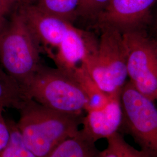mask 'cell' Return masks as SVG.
<instances>
[{
	"label": "cell",
	"instance_id": "ba28073f",
	"mask_svg": "<svg viewBox=\"0 0 157 157\" xmlns=\"http://www.w3.org/2000/svg\"><path fill=\"white\" fill-rule=\"evenodd\" d=\"M22 15L41 46L47 51L61 44L73 23L41 11L35 4L24 6L17 10Z\"/></svg>",
	"mask_w": 157,
	"mask_h": 157
},
{
	"label": "cell",
	"instance_id": "5b68a950",
	"mask_svg": "<svg viewBox=\"0 0 157 157\" xmlns=\"http://www.w3.org/2000/svg\"><path fill=\"white\" fill-rule=\"evenodd\" d=\"M130 82L143 95L157 101V44L134 28L122 31Z\"/></svg>",
	"mask_w": 157,
	"mask_h": 157
},
{
	"label": "cell",
	"instance_id": "7a4b0ae2",
	"mask_svg": "<svg viewBox=\"0 0 157 157\" xmlns=\"http://www.w3.org/2000/svg\"><path fill=\"white\" fill-rule=\"evenodd\" d=\"M9 16L0 33V65L23 90L43 65L42 48L19 12Z\"/></svg>",
	"mask_w": 157,
	"mask_h": 157
},
{
	"label": "cell",
	"instance_id": "9c48e42d",
	"mask_svg": "<svg viewBox=\"0 0 157 157\" xmlns=\"http://www.w3.org/2000/svg\"><path fill=\"white\" fill-rule=\"evenodd\" d=\"M156 0H111L96 17L101 27L122 30L134 28L148 15Z\"/></svg>",
	"mask_w": 157,
	"mask_h": 157
},
{
	"label": "cell",
	"instance_id": "52a82bcc",
	"mask_svg": "<svg viewBox=\"0 0 157 157\" xmlns=\"http://www.w3.org/2000/svg\"><path fill=\"white\" fill-rule=\"evenodd\" d=\"M121 91L109 95L107 102L101 107L88 108L83 119L81 132L90 140L95 143L118 132L122 123L123 112Z\"/></svg>",
	"mask_w": 157,
	"mask_h": 157
},
{
	"label": "cell",
	"instance_id": "ac0fdd59",
	"mask_svg": "<svg viewBox=\"0 0 157 157\" xmlns=\"http://www.w3.org/2000/svg\"><path fill=\"white\" fill-rule=\"evenodd\" d=\"M4 109L0 107V152L8 144L11 137L10 124L3 115Z\"/></svg>",
	"mask_w": 157,
	"mask_h": 157
},
{
	"label": "cell",
	"instance_id": "7c38bea8",
	"mask_svg": "<svg viewBox=\"0 0 157 157\" xmlns=\"http://www.w3.org/2000/svg\"><path fill=\"white\" fill-rule=\"evenodd\" d=\"M28 100L20 85L0 65V107L19 110Z\"/></svg>",
	"mask_w": 157,
	"mask_h": 157
},
{
	"label": "cell",
	"instance_id": "277c9868",
	"mask_svg": "<svg viewBox=\"0 0 157 157\" xmlns=\"http://www.w3.org/2000/svg\"><path fill=\"white\" fill-rule=\"evenodd\" d=\"M98 43L83 63L98 87L108 95L120 92L128 78L122 32L101 27Z\"/></svg>",
	"mask_w": 157,
	"mask_h": 157
},
{
	"label": "cell",
	"instance_id": "4fadbf2b",
	"mask_svg": "<svg viewBox=\"0 0 157 157\" xmlns=\"http://www.w3.org/2000/svg\"><path fill=\"white\" fill-rule=\"evenodd\" d=\"M34 4L48 14L73 23L79 16L81 0H36Z\"/></svg>",
	"mask_w": 157,
	"mask_h": 157
},
{
	"label": "cell",
	"instance_id": "2e32d148",
	"mask_svg": "<svg viewBox=\"0 0 157 157\" xmlns=\"http://www.w3.org/2000/svg\"><path fill=\"white\" fill-rule=\"evenodd\" d=\"M111 0H81L79 16L97 17Z\"/></svg>",
	"mask_w": 157,
	"mask_h": 157
},
{
	"label": "cell",
	"instance_id": "e0dca14e",
	"mask_svg": "<svg viewBox=\"0 0 157 157\" xmlns=\"http://www.w3.org/2000/svg\"><path fill=\"white\" fill-rule=\"evenodd\" d=\"M36 0H0V13L6 18L13 12L24 6L34 4Z\"/></svg>",
	"mask_w": 157,
	"mask_h": 157
},
{
	"label": "cell",
	"instance_id": "30bf717a",
	"mask_svg": "<svg viewBox=\"0 0 157 157\" xmlns=\"http://www.w3.org/2000/svg\"><path fill=\"white\" fill-rule=\"evenodd\" d=\"M97 44L93 43L90 35L73 26L56 48V52L50 56L56 67L72 74L94 50Z\"/></svg>",
	"mask_w": 157,
	"mask_h": 157
},
{
	"label": "cell",
	"instance_id": "9a60e30c",
	"mask_svg": "<svg viewBox=\"0 0 157 157\" xmlns=\"http://www.w3.org/2000/svg\"><path fill=\"white\" fill-rule=\"evenodd\" d=\"M8 123L11 137L8 144L0 152V157H36L23 144L16 124Z\"/></svg>",
	"mask_w": 157,
	"mask_h": 157
},
{
	"label": "cell",
	"instance_id": "6da1fadb",
	"mask_svg": "<svg viewBox=\"0 0 157 157\" xmlns=\"http://www.w3.org/2000/svg\"><path fill=\"white\" fill-rule=\"evenodd\" d=\"M17 129L36 157H49L58 146L77 135L78 116L57 112L29 99L19 110Z\"/></svg>",
	"mask_w": 157,
	"mask_h": 157
},
{
	"label": "cell",
	"instance_id": "ffe728a7",
	"mask_svg": "<svg viewBox=\"0 0 157 157\" xmlns=\"http://www.w3.org/2000/svg\"><path fill=\"white\" fill-rule=\"evenodd\" d=\"M0 17H2V18H4V17H2L1 16V13H0Z\"/></svg>",
	"mask_w": 157,
	"mask_h": 157
},
{
	"label": "cell",
	"instance_id": "d6986e66",
	"mask_svg": "<svg viewBox=\"0 0 157 157\" xmlns=\"http://www.w3.org/2000/svg\"><path fill=\"white\" fill-rule=\"evenodd\" d=\"M6 18H2V17H0V33L2 30V29L3 28V26L5 24L6 21Z\"/></svg>",
	"mask_w": 157,
	"mask_h": 157
},
{
	"label": "cell",
	"instance_id": "8fae6325",
	"mask_svg": "<svg viewBox=\"0 0 157 157\" xmlns=\"http://www.w3.org/2000/svg\"><path fill=\"white\" fill-rule=\"evenodd\" d=\"M99 152L94 143L80 130L77 135L63 141L49 157H98Z\"/></svg>",
	"mask_w": 157,
	"mask_h": 157
},
{
	"label": "cell",
	"instance_id": "5bb4252c",
	"mask_svg": "<svg viewBox=\"0 0 157 157\" xmlns=\"http://www.w3.org/2000/svg\"><path fill=\"white\" fill-rule=\"evenodd\" d=\"M107 147L98 157H151L142 150L136 148L117 132L107 139Z\"/></svg>",
	"mask_w": 157,
	"mask_h": 157
},
{
	"label": "cell",
	"instance_id": "8992f818",
	"mask_svg": "<svg viewBox=\"0 0 157 157\" xmlns=\"http://www.w3.org/2000/svg\"><path fill=\"white\" fill-rule=\"evenodd\" d=\"M122 123L126 131L151 157H157V108L129 82L121 91Z\"/></svg>",
	"mask_w": 157,
	"mask_h": 157
},
{
	"label": "cell",
	"instance_id": "3957f363",
	"mask_svg": "<svg viewBox=\"0 0 157 157\" xmlns=\"http://www.w3.org/2000/svg\"><path fill=\"white\" fill-rule=\"evenodd\" d=\"M26 97L57 112L79 116L89 105L88 97L73 75L42 65L23 87Z\"/></svg>",
	"mask_w": 157,
	"mask_h": 157
}]
</instances>
